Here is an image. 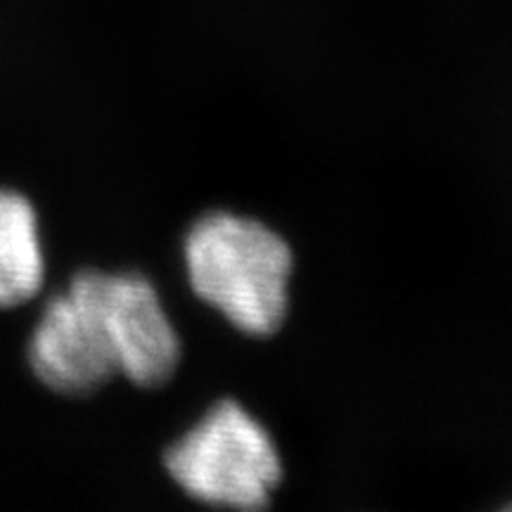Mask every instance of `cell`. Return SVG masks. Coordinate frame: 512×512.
<instances>
[{"instance_id":"2","label":"cell","mask_w":512,"mask_h":512,"mask_svg":"<svg viewBox=\"0 0 512 512\" xmlns=\"http://www.w3.org/2000/svg\"><path fill=\"white\" fill-rule=\"evenodd\" d=\"M174 482L195 501L259 510L283 479L271 434L238 401L223 399L164 456Z\"/></svg>"},{"instance_id":"1","label":"cell","mask_w":512,"mask_h":512,"mask_svg":"<svg viewBox=\"0 0 512 512\" xmlns=\"http://www.w3.org/2000/svg\"><path fill=\"white\" fill-rule=\"evenodd\" d=\"M183 254L192 290L235 328L266 337L285 323L294 259L273 228L214 211L188 230Z\"/></svg>"},{"instance_id":"5","label":"cell","mask_w":512,"mask_h":512,"mask_svg":"<svg viewBox=\"0 0 512 512\" xmlns=\"http://www.w3.org/2000/svg\"><path fill=\"white\" fill-rule=\"evenodd\" d=\"M43 283L46 252L34 202L19 190L0 188V311L29 304Z\"/></svg>"},{"instance_id":"3","label":"cell","mask_w":512,"mask_h":512,"mask_svg":"<svg viewBox=\"0 0 512 512\" xmlns=\"http://www.w3.org/2000/svg\"><path fill=\"white\" fill-rule=\"evenodd\" d=\"M69 283L98 311L119 377L143 389H157L174 377L181 363V337L145 275L83 268Z\"/></svg>"},{"instance_id":"4","label":"cell","mask_w":512,"mask_h":512,"mask_svg":"<svg viewBox=\"0 0 512 512\" xmlns=\"http://www.w3.org/2000/svg\"><path fill=\"white\" fill-rule=\"evenodd\" d=\"M27 358L36 380L62 396H88L119 377L105 325L72 283L50 299L36 320Z\"/></svg>"}]
</instances>
